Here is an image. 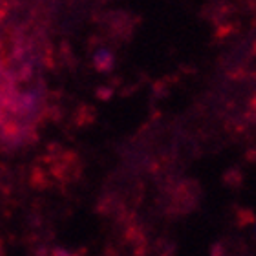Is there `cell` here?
<instances>
[{
    "label": "cell",
    "mask_w": 256,
    "mask_h": 256,
    "mask_svg": "<svg viewBox=\"0 0 256 256\" xmlns=\"http://www.w3.org/2000/svg\"><path fill=\"white\" fill-rule=\"evenodd\" d=\"M80 176V161L75 152L60 146H52L44 156H40L32 168L33 188L46 190V188L64 187L74 183Z\"/></svg>",
    "instance_id": "obj_1"
},
{
    "label": "cell",
    "mask_w": 256,
    "mask_h": 256,
    "mask_svg": "<svg viewBox=\"0 0 256 256\" xmlns=\"http://www.w3.org/2000/svg\"><path fill=\"white\" fill-rule=\"evenodd\" d=\"M212 256H224V249H222V246H216L212 249Z\"/></svg>",
    "instance_id": "obj_2"
},
{
    "label": "cell",
    "mask_w": 256,
    "mask_h": 256,
    "mask_svg": "<svg viewBox=\"0 0 256 256\" xmlns=\"http://www.w3.org/2000/svg\"><path fill=\"white\" fill-rule=\"evenodd\" d=\"M0 256H6V249H4V242L0 240Z\"/></svg>",
    "instance_id": "obj_3"
}]
</instances>
